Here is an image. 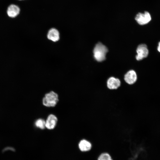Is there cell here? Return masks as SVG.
Segmentation results:
<instances>
[{
	"label": "cell",
	"mask_w": 160,
	"mask_h": 160,
	"mask_svg": "<svg viewBox=\"0 0 160 160\" xmlns=\"http://www.w3.org/2000/svg\"><path fill=\"white\" fill-rule=\"evenodd\" d=\"M136 52L137 54L136 58L137 60H140L147 57L149 52L147 47L145 44L139 45L137 48Z\"/></svg>",
	"instance_id": "obj_4"
},
{
	"label": "cell",
	"mask_w": 160,
	"mask_h": 160,
	"mask_svg": "<svg viewBox=\"0 0 160 160\" xmlns=\"http://www.w3.org/2000/svg\"><path fill=\"white\" fill-rule=\"evenodd\" d=\"M97 160H112V159L109 154L107 153H104L100 155Z\"/></svg>",
	"instance_id": "obj_12"
},
{
	"label": "cell",
	"mask_w": 160,
	"mask_h": 160,
	"mask_svg": "<svg viewBox=\"0 0 160 160\" xmlns=\"http://www.w3.org/2000/svg\"><path fill=\"white\" fill-rule=\"evenodd\" d=\"M36 126L41 129H44L45 127V121L43 119H39L35 122Z\"/></svg>",
	"instance_id": "obj_11"
},
{
	"label": "cell",
	"mask_w": 160,
	"mask_h": 160,
	"mask_svg": "<svg viewBox=\"0 0 160 160\" xmlns=\"http://www.w3.org/2000/svg\"><path fill=\"white\" fill-rule=\"evenodd\" d=\"M58 95L51 91L46 94L42 100L43 104L45 106L53 107L55 106L58 101Z\"/></svg>",
	"instance_id": "obj_2"
},
{
	"label": "cell",
	"mask_w": 160,
	"mask_h": 160,
	"mask_svg": "<svg viewBox=\"0 0 160 160\" xmlns=\"http://www.w3.org/2000/svg\"><path fill=\"white\" fill-rule=\"evenodd\" d=\"M137 79L136 73L133 70L128 71L124 76L125 81L127 84L129 85L134 84L136 81Z\"/></svg>",
	"instance_id": "obj_7"
},
{
	"label": "cell",
	"mask_w": 160,
	"mask_h": 160,
	"mask_svg": "<svg viewBox=\"0 0 160 160\" xmlns=\"http://www.w3.org/2000/svg\"><path fill=\"white\" fill-rule=\"evenodd\" d=\"M79 147L81 151L86 152L89 151L92 147V144L89 141L83 139L80 141L79 143Z\"/></svg>",
	"instance_id": "obj_10"
},
{
	"label": "cell",
	"mask_w": 160,
	"mask_h": 160,
	"mask_svg": "<svg viewBox=\"0 0 160 160\" xmlns=\"http://www.w3.org/2000/svg\"><path fill=\"white\" fill-rule=\"evenodd\" d=\"M150 13L147 11L144 13H139L136 15L135 20L140 25H144L148 23L151 20Z\"/></svg>",
	"instance_id": "obj_3"
},
{
	"label": "cell",
	"mask_w": 160,
	"mask_h": 160,
	"mask_svg": "<svg viewBox=\"0 0 160 160\" xmlns=\"http://www.w3.org/2000/svg\"><path fill=\"white\" fill-rule=\"evenodd\" d=\"M57 119L54 115L51 114L48 117L45 121V127L48 129H52L55 127Z\"/></svg>",
	"instance_id": "obj_8"
},
{
	"label": "cell",
	"mask_w": 160,
	"mask_h": 160,
	"mask_svg": "<svg viewBox=\"0 0 160 160\" xmlns=\"http://www.w3.org/2000/svg\"><path fill=\"white\" fill-rule=\"evenodd\" d=\"M48 39L54 42H56L59 40L60 38V33L59 31L54 27L50 28L47 34Z\"/></svg>",
	"instance_id": "obj_5"
},
{
	"label": "cell",
	"mask_w": 160,
	"mask_h": 160,
	"mask_svg": "<svg viewBox=\"0 0 160 160\" xmlns=\"http://www.w3.org/2000/svg\"><path fill=\"white\" fill-rule=\"evenodd\" d=\"M20 11V9L18 6L15 4H11L8 7L7 13L9 17L14 18L19 15Z\"/></svg>",
	"instance_id": "obj_9"
},
{
	"label": "cell",
	"mask_w": 160,
	"mask_h": 160,
	"mask_svg": "<svg viewBox=\"0 0 160 160\" xmlns=\"http://www.w3.org/2000/svg\"><path fill=\"white\" fill-rule=\"evenodd\" d=\"M108 49L107 47L100 42L95 45L93 51L95 59L98 62H102L105 59Z\"/></svg>",
	"instance_id": "obj_1"
},
{
	"label": "cell",
	"mask_w": 160,
	"mask_h": 160,
	"mask_svg": "<svg viewBox=\"0 0 160 160\" xmlns=\"http://www.w3.org/2000/svg\"><path fill=\"white\" fill-rule=\"evenodd\" d=\"M20 0V1H21V0Z\"/></svg>",
	"instance_id": "obj_14"
},
{
	"label": "cell",
	"mask_w": 160,
	"mask_h": 160,
	"mask_svg": "<svg viewBox=\"0 0 160 160\" xmlns=\"http://www.w3.org/2000/svg\"><path fill=\"white\" fill-rule=\"evenodd\" d=\"M157 50L158 51L160 52V42L159 43L158 46L157 47Z\"/></svg>",
	"instance_id": "obj_13"
},
{
	"label": "cell",
	"mask_w": 160,
	"mask_h": 160,
	"mask_svg": "<svg viewBox=\"0 0 160 160\" xmlns=\"http://www.w3.org/2000/svg\"><path fill=\"white\" fill-rule=\"evenodd\" d=\"M121 83L120 80L114 77H111L107 80L106 86L108 89L110 90L118 89L121 86Z\"/></svg>",
	"instance_id": "obj_6"
}]
</instances>
